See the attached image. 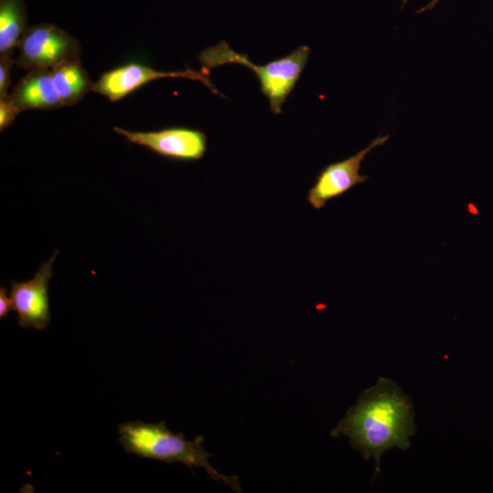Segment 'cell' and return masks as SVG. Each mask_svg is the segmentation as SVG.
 <instances>
[{
    "instance_id": "8992f818",
    "label": "cell",
    "mask_w": 493,
    "mask_h": 493,
    "mask_svg": "<svg viewBox=\"0 0 493 493\" xmlns=\"http://www.w3.org/2000/svg\"><path fill=\"white\" fill-rule=\"evenodd\" d=\"M388 139L389 135L379 136L356 154L328 164L319 173L314 184L308 191L309 204L314 209L320 210L329 201L344 194L356 184L367 181L369 176L360 174L362 162L371 151L383 145Z\"/></svg>"
},
{
    "instance_id": "7c38bea8",
    "label": "cell",
    "mask_w": 493,
    "mask_h": 493,
    "mask_svg": "<svg viewBox=\"0 0 493 493\" xmlns=\"http://www.w3.org/2000/svg\"><path fill=\"white\" fill-rule=\"evenodd\" d=\"M14 63L16 60L12 58V56H0V99L9 97L10 72Z\"/></svg>"
},
{
    "instance_id": "9a60e30c",
    "label": "cell",
    "mask_w": 493,
    "mask_h": 493,
    "mask_svg": "<svg viewBox=\"0 0 493 493\" xmlns=\"http://www.w3.org/2000/svg\"><path fill=\"white\" fill-rule=\"evenodd\" d=\"M409 0H403L401 7H403ZM440 0H431L428 4H426L425 6L421 7L419 10H417V14H421L423 12H425L427 10H432L434 7L438 4Z\"/></svg>"
},
{
    "instance_id": "4fadbf2b",
    "label": "cell",
    "mask_w": 493,
    "mask_h": 493,
    "mask_svg": "<svg viewBox=\"0 0 493 493\" xmlns=\"http://www.w3.org/2000/svg\"><path fill=\"white\" fill-rule=\"evenodd\" d=\"M18 110L11 103L9 97L0 99V131H3L15 121Z\"/></svg>"
},
{
    "instance_id": "5bb4252c",
    "label": "cell",
    "mask_w": 493,
    "mask_h": 493,
    "mask_svg": "<svg viewBox=\"0 0 493 493\" xmlns=\"http://www.w3.org/2000/svg\"><path fill=\"white\" fill-rule=\"evenodd\" d=\"M11 309H14L13 299L7 296V291L4 287L0 288V318L8 316Z\"/></svg>"
},
{
    "instance_id": "52a82bcc",
    "label": "cell",
    "mask_w": 493,
    "mask_h": 493,
    "mask_svg": "<svg viewBox=\"0 0 493 493\" xmlns=\"http://www.w3.org/2000/svg\"><path fill=\"white\" fill-rule=\"evenodd\" d=\"M163 78H183L204 83L212 92L221 95L209 79V73L191 68L183 71L164 72L139 64L129 63L103 73L93 83L91 91L117 101L149 81ZM223 96V95H221Z\"/></svg>"
},
{
    "instance_id": "277c9868",
    "label": "cell",
    "mask_w": 493,
    "mask_h": 493,
    "mask_svg": "<svg viewBox=\"0 0 493 493\" xmlns=\"http://www.w3.org/2000/svg\"><path fill=\"white\" fill-rule=\"evenodd\" d=\"M17 48L19 54L16 65L28 70L37 67L50 69L63 62L79 58L81 54L79 40L51 23L26 27Z\"/></svg>"
},
{
    "instance_id": "7a4b0ae2",
    "label": "cell",
    "mask_w": 493,
    "mask_h": 493,
    "mask_svg": "<svg viewBox=\"0 0 493 493\" xmlns=\"http://www.w3.org/2000/svg\"><path fill=\"white\" fill-rule=\"evenodd\" d=\"M120 442L128 454L165 463L180 462L193 467H202L215 481H223L236 492H242L237 476H225L210 463L212 455L205 450L202 435L188 441L182 433H173L163 421L127 422L118 426Z\"/></svg>"
},
{
    "instance_id": "6da1fadb",
    "label": "cell",
    "mask_w": 493,
    "mask_h": 493,
    "mask_svg": "<svg viewBox=\"0 0 493 493\" xmlns=\"http://www.w3.org/2000/svg\"><path fill=\"white\" fill-rule=\"evenodd\" d=\"M415 433L411 399L393 381L381 377L358 397L330 434L348 437L365 460L374 459V480L381 474L382 455L394 447L407 449Z\"/></svg>"
},
{
    "instance_id": "3957f363",
    "label": "cell",
    "mask_w": 493,
    "mask_h": 493,
    "mask_svg": "<svg viewBox=\"0 0 493 493\" xmlns=\"http://www.w3.org/2000/svg\"><path fill=\"white\" fill-rule=\"evenodd\" d=\"M310 48L300 46L287 56L269 61L265 65H255L248 56L234 51L222 40L206 47L199 55L202 70L210 69L225 64H240L255 72L259 80L260 90L267 98L269 108L275 114L282 112V105L291 93L309 60Z\"/></svg>"
},
{
    "instance_id": "ba28073f",
    "label": "cell",
    "mask_w": 493,
    "mask_h": 493,
    "mask_svg": "<svg viewBox=\"0 0 493 493\" xmlns=\"http://www.w3.org/2000/svg\"><path fill=\"white\" fill-rule=\"evenodd\" d=\"M58 249L46 261L34 277L24 282L11 281L10 297L21 328L45 329L51 321L48 282Z\"/></svg>"
},
{
    "instance_id": "8fae6325",
    "label": "cell",
    "mask_w": 493,
    "mask_h": 493,
    "mask_svg": "<svg viewBox=\"0 0 493 493\" xmlns=\"http://www.w3.org/2000/svg\"><path fill=\"white\" fill-rule=\"evenodd\" d=\"M24 0H0V56H12L26 28Z\"/></svg>"
},
{
    "instance_id": "30bf717a",
    "label": "cell",
    "mask_w": 493,
    "mask_h": 493,
    "mask_svg": "<svg viewBox=\"0 0 493 493\" xmlns=\"http://www.w3.org/2000/svg\"><path fill=\"white\" fill-rule=\"evenodd\" d=\"M50 73L63 106H74L92 89L93 83L79 58L63 62L50 68Z\"/></svg>"
},
{
    "instance_id": "5b68a950",
    "label": "cell",
    "mask_w": 493,
    "mask_h": 493,
    "mask_svg": "<svg viewBox=\"0 0 493 493\" xmlns=\"http://www.w3.org/2000/svg\"><path fill=\"white\" fill-rule=\"evenodd\" d=\"M113 131L130 142L144 146L172 160H200L207 150L205 134L196 129L169 127L155 131H131L114 127Z\"/></svg>"
},
{
    "instance_id": "9c48e42d",
    "label": "cell",
    "mask_w": 493,
    "mask_h": 493,
    "mask_svg": "<svg viewBox=\"0 0 493 493\" xmlns=\"http://www.w3.org/2000/svg\"><path fill=\"white\" fill-rule=\"evenodd\" d=\"M9 100L19 113L26 110H47L63 106L50 69L41 67L29 69L13 89Z\"/></svg>"
}]
</instances>
